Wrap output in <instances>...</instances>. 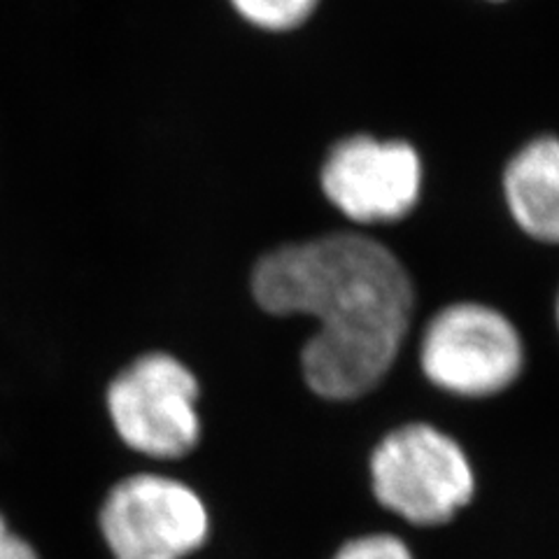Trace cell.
<instances>
[{
  "label": "cell",
  "instance_id": "6da1fadb",
  "mask_svg": "<svg viewBox=\"0 0 559 559\" xmlns=\"http://www.w3.org/2000/svg\"><path fill=\"white\" fill-rule=\"evenodd\" d=\"M261 310L318 322L304 345L308 388L349 401L390 373L411 324L415 292L399 257L369 236L336 231L261 254L250 275Z\"/></svg>",
  "mask_w": 559,
  "mask_h": 559
},
{
  "label": "cell",
  "instance_id": "7a4b0ae2",
  "mask_svg": "<svg viewBox=\"0 0 559 559\" xmlns=\"http://www.w3.org/2000/svg\"><path fill=\"white\" fill-rule=\"evenodd\" d=\"M371 483L384 509L425 527L454 518L476 489L462 445L431 425H406L384 436L371 457Z\"/></svg>",
  "mask_w": 559,
  "mask_h": 559
},
{
  "label": "cell",
  "instance_id": "3957f363",
  "mask_svg": "<svg viewBox=\"0 0 559 559\" xmlns=\"http://www.w3.org/2000/svg\"><path fill=\"white\" fill-rule=\"evenodd\" d=\"M199 380L166 353L138 357L108 390V413L119 439L154 460H175L201 439Z\"/></svg>",
  "mask_w": 559,
  "mask_h": 559
},
{
  "label": "cell",
  "instance_id": "277c9868",
  "mask_svg": "<svg viewBox=\"0 0 559 559\" xmlns=\"http://www.w3.org/2000/svg\"><path fill=\"white\" fill-rule=\"evenodd\" d=\"M419 361L436 388L460 396H489L520 376L524 347L503 312L462 301L433 314L419 345Z\"/></svg>",
  "mask_w": 559,
  "mask_h": 559
},
{
  "label": "cell",
  "instance_id": "5b68a950",
  "mask_svg": "<svg viewBox=\"0 0 559 559\" xmlns=\"http://www.w3.org/2000/svg\"><path fill=\"white\" fill-rule=\"evenodd\" d=\"M425 187L419 152L399 138L347 135L320 166V189L338 213L355 224H390L408 217Z\"/></svg>",
  "mask_w": 559,
  "mask_h": 559
},
{
  "label": "cell",
  "instance_id": "8992f818",
  "mask_svg": "<svg viewBox=\"0 0 559 559\" xmlns=\"http://www.w3.org/2000/svg\"><path fill=\"white\" fill-rule=\"evenodd\" d=\"M100 532L115 559H185L205 544L210 518L189 485L140 474L110 489Z\"/></svg>",
  "mask_w": 559,
  "mask_h": 559
},
{
  "label": "cell",
  "instance_id": "52a82bcc",
  "mask_svg": "<svg viewBox=\"0 0 559 559\" xmlns=\"http://www.w3.org/2000/svg\"><path fill=\"white\" fill-rule=\"evenodd\" d=\"M503 199L530 238L559 245V135H538L503 168Z\"/></svg>",
  "mask_w": 559,
  "mask_h": 559
},
{
  "label": "cell",
  "instance_id": "ba28073f",
  "mask_svg": "<svg viewBox=\"0 0 559 559\" xmlns=\"http://www.w3.org/2000/svg\"><path fill=\"white\" fill-rule=\"evenodd\" d=\"M322 0H226L242 24L259 33L283 35L312 20Z\"/></svg>",
  "mask_w": 559,
  "mask_h": 559
},
{
  "label": "cell",
  "instance_id": "9c48e42d",
  "mask_svg": "<svg viewBox=\"0 0 559 559\" xmlns=\"http://www.w3.org/2000/svg\"><path fill=\"white\" fill-rule=\"evenodd\" d=\"M334 559H413V552L392 534H371L349 540Z\"/></svg>",
  "mask_w": 559,
  "mask_h": 559
},
{
  "label": "cell",
  "instance_id": "30bf717a",
  "mask_svg": "<svg viewBox=\"0 0 559 559\" xmlns=\"http://www.w3.org/2000/svg\"><path fill=\"white\" fill-rule=\"evenodd\" d=\"M0 559H40L31 544L10 532L3 515H0Z\"/></svg>",
  "mask_w": 559,
  "mask_h": 559
},
{
  "label": "cell",
  "instance_id": "8fae6325",
  "mask_svg": "<svg viewBox=\"0 0 559 559\" xmlns=\"http://www.w3.org/2000/svg\"><path fill=\"white\" fill-rule=\"evenodd\" d=\"M557 324H559V299H557Z\"/></svg>",
  "mask_w": 559,
  "mask_h": 559
},
{
  "label": "cell",
  "instance_id": "7c38bea8",
  "mask_svg": "<svg viewBox=\"0 0 559 559\" xmlns=\"http://www.w3.org/2000/svg\"><path fill=\"white\" fill-rule=\"evenodd\" d=\"M495 3H499V0H495Z\"/></svg>",
  "mask_w": 559,
  "mask_h": 559
}]
</instances>
